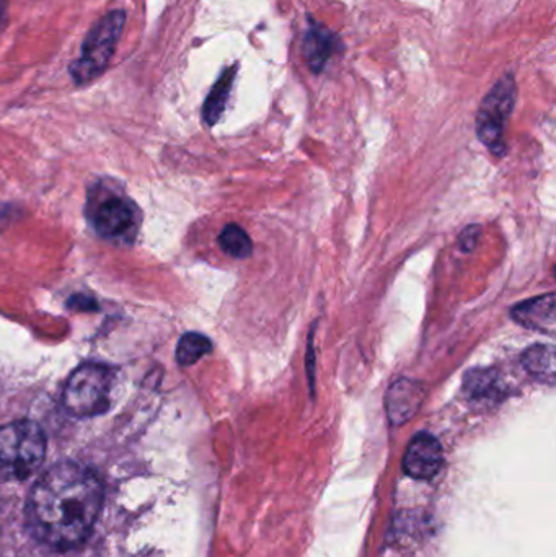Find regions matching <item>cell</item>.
I'll return each mask as SVG.
<instances>
[{"label": "cell", "mask_w": 556, "mask_h": 557, "mask_svg": "<svg viewBox=\"0 0 556 557\" xmlns=\"http://www.w3.org/2000/svg\"><path fill=\"white\" fill-rule=\"evenodd\" d=\"M103 499V484L94 471L61 461L42 473L29 493V530L54 549L81 546L94 532Z\"/></svg>", "instance_id": "1"}, {"label": "cell", "mask_w": 556, "mask_h": 557, "mask_svg": "<svg viewBox=\"0 0 556 557\" xmlns=\"http://www.w3.org/2000/svg\"><path fill=\"white\" fill-rule=\"evenodd\" d=\"M46 455V435L32 421L0 428V481H23L32 476Z\"/></svg>", "instance_id": "2"}, {"label": "cell", "mask_w": 556, "mask_h": 557, "mask_svg": "<svg viewBox=\"0 0 556 557\" xmlns=\"http://www.w3.org/2000/svg\"><path fill=\"white\" fill-rule=\"evenodd\" d=\"M113 373L101 363H84L65 383L62 403L75 418H94L110 408Z\"/></svg>", "instance_id": "3"}, {"label": "cell", "mask_w": 556, "mask_h": 557, "mask_svg": "<svg viewBox=\"0 0 556 557\" xmlns=\"http://www.w3.org/2000/svg\"><path fill=\"white\" fill-rule=\"evenodd\" d=\"M124 23V12L114 10L91 26L82 45L81 58L71 67L72 77L77 84L94 81L108 67L123 33Z\"/></svg>", "instance_id": "4"}, {"label": "cell", "mask_w": 556, "mask_h": 557, "mask_svg": "<svg viewBox=\"0 0 556 557\" xmlns=\"http://www.w3.org/2000/svg\"><path fill=\"white\" fill-rule=\"evenodd\" d=\"M516 82L511 75L499 78L477 113V136L495 156H505V127L515 110Z\"/></svg>", "instance_id": "5"}, {"label": "cell", "mask_w": 556, "mask_h": 557, "mask_svg": "<svg viewBox=\"0 0 556 557\" xmlns=\"http://www.w3.org/2000/svg\"><path fill=\"white\" fill-rule=\"evenodd\" d=\"M443 461V447L440 441L434 435L420 432L408 445L404 470L413 480L427 481L440 473Z\"/></svg>", "instance_id": "6"}, {"label": "cell", "mask_w": 556, "mask_h": 557, "mask_svg": "<svg viewBox=\"0 0 556 557\" xmlns=\"http://www.w3.org/2000/svg\"><path fill=\"white\" fill-rule=\"evenodd\" d=\"M427 398V388L420 382L400 379L385 393V412L392 425L407 424L417 416Z\"/></svg>", "instance_id": "7"}, {"label": "cell", "mask_w": 556, "mask_h": 557, "mask_svg": "<svg viewBox=\"0 0 556 557\" xmlns=\"http://www.w3.org/2000/svg\"><path fill=\"white\" fill-rule=\"evenodd\" d=\"M512 320L528 330L554 334L556 330V295H541L516 305L511 310Z\"/></svg>", "instance_id": "8"}, {"label": "cell", "mask_w": 556, "mask_h": 557, "mask_svg": "<svg viewBox=\"0 0 556 557\" xmlns=\"http://www.w3.org/2000/svg\"><path fill=\"white\" fill-rule=\"evenodd\" d=\"M134 208L123 199H108L95 214V231L103 238H118L126 235L134 227Z\"/></svg>", "instance_id": "9"}, {"label": "cell", "mask_w": 556, "mask_h": 557, "mask_svg": "<svg viewBox=\"0 0 556 557\" xmlns=\"http://www.w3.org/2000/svg\"><path fill=\"white\" fill-rule=\"evenodd\" d=\"M338 49V38L320 23H312L304 39V58L316 74L323 71L329 59Z\"/></svg>", "instance_id": "10"}, {"label": "cell", "mask_w": 556, "mask_h": 557, "mask_svg": "<svg viewBox=\"0 0 556 557\" xmlns=\"http://www.w3.org/2000/svg\"><path fill=\"white\" fill-rule=\"evenodd\" d=\"M521 362L529 375L534 376L539 382L555 385L556 352L554 346L535 344L522 354Z\"/></svg>", "instance_id": "11"}, {"label": "cell", "mask_w": 556, "mask_h": 557, "mask_svg": "<svg viewBox=\"0 0 556 557\" xmlns=\"http://www.w3.org/2000/svg\"><path fill=\"white\" fill-rule=\"evenodd\" d=\"M237 71L238 65H232V67L225 69L224 74L219 77V81L215 82L214 87H212L211 94H209L208 100H206L205 108H202V116H205L206 123H208L209 126H214V124L221 120Z\"/></svg>", "instance_id": "12"}, {"label": "cell", "mask_w": 556, "mask_h": 557, "mask_svg": "<svg viewBox=\"0 0 556 557\" xmlns=\"http://www.w3.org/2000/svg\"><path fill=\"white\" fill-rule=\"evenodd\" d=\"M467 396L473 401H492L502 398L499 375L493 370H470L464 379Z\"/></svg>", "instance_id": "13"}, {"label": "cell", "mask_w": 556, "mask_h": 557, "mask_svg": "<svg viewBox=\"0 0 556 557\" xmlns=\"http://www.w3.org/2000/svg\"><path fill=\"white\" fill-rule=\"evenodd\" d=\"M212 350V343L205 334L186 333L180 337L176 346V360L180 366L189 367L208 356Z\"/></svg>", "instance_id": "14"}, {"label": "cell", "mask_w": 556, "mask_h": 557, "mask_svg": "<svg viewBox=\"0 0 556 557\" xmlns=\"http://www.w3.org/2000/svg\"><path fill=\"white\" fill-rule=\"evenodd\" d=\"M219 245H221L225 255L235 258V260H244V258L250 257L251 251H254L250 237L237 224L225 225L224 231L219 235Z\"/></svg>", "instance_id": "15"}, {"label": "cell", "mask_w": 556, "mask_h": 557, "mask_svg": "<svg viewBox=\"0 0 556 557\" xmlns=\"http://www.w3.org/2000/svg\"><path fill=\"white\" fill-rule=\"evenodd\" d=\"M473 225L472 227L467 228L466 232H464L462 237H460V247H462V250L470 251L475 248L477 245V238H479V232L477 234H473V237H470V234H472Z\"/></svg>", "instance_id": "16"}, {"label": "cell", "mask_w": 556, "mask_h": 557, "mask_svg": "<svg viewBox=\"0 0 556 557\" xmlns=\"http://www.w3.org/2000/svg\"><path fill=\"white\" fill-rule=\"evenodd\" d=\"M5 13H7L5 0H0V25H2L3 20H5Z\"/></svg>", "instance_id": "17"}]
</instances>
